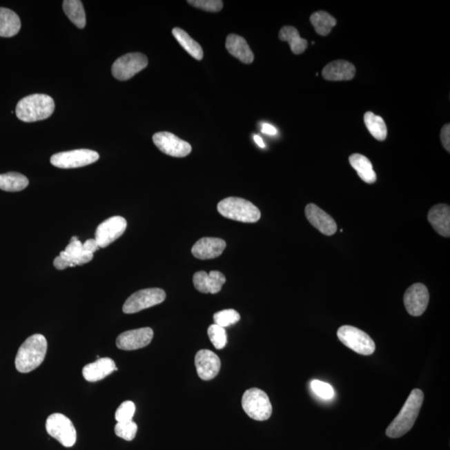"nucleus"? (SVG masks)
Instances as JSON below:
<instances>
[{
    "label": "nucleus",
    "instance_id": "nucleus-1",
    "mask_svg": "<svg viewBox=\"0 0 450 450\" xmlns=\"http://www.w3.org/2000/svg\"><path fill=\"white\" fill-rule=\"evenodd\" d=\"M424 395L419 389H413L399 415L392 421L387 429V436L397 439L407 433L415 424L423 404Z\"/></svg>",
    "mask_w": 450,
    "mask_h": 450
},
{
    "label": "nucleus",
    "instance_id": "nucleus-2",
    "mask_svg": "<svg viewBox=\"0 0 450 450\" xmlns=\"http://www.w3.org/2000/svg\"><path fill=\"white\" fill-rule=\"evenodd\" d=\"M46 337L39 333L32 335L19 349L15 358V367L20 373H30L43 362L47 353Z\"/></svg>",
    "mask_w": 450,
    "mask_h": 450
},
{
    "label": "nucleus",
    "instance_id": "nucleus-3",
    "mask_svg": "<svg viewBox=\"0 0 450 450\" xmlns=\"http://www.w3.org/2000/svg\"><path fill=\"white\" fill-rule=\"evenodd\" d=\"M54 99L47 95L35 94L20 100L16 106V115L26 123H33L46 119L53 114Z\"/></svg>",
    "mask_w": 450,
    "mask_h": 450
},
{
    "label": "nucleus",
    "instance_id": "nucleus-4",
    "mask_svg": "<svg viewBox=\"0 0 450 450\" xmlns=\"http://www.w3.org/2000/svg\"><path fill=\"white\" fill-rule=\"evenodd\" d=\"M217 208L225 218L243 223H256L261 217V213L255 204L237 197H228L221 200Z\"/></svg>",
    "mask_w": 450,
    "mask_h": 450
},
{
    "label": "nucleus",
    "instance_id": "nucleus-5",
    "mask_svg": "<svg viewBox=\"0 0 450 450\" xmlns=\"http://www.w3.org/2000/svg\"><path fill=\"white\" fill-rule=\"evenodd\" d=\"M242 407L248 417L257 421L268 420L273 412L267 393L258 388H252L244 392Z\"/></svg>",
    "mask_w": 450,
    "mask_h": 450
},
{
    "label": "nucleus",
    "instance_id": "nucleus-6",
    "mask_svg": "<svg viewBox=\"0 0 450 450\" xmlns=\"http://www.w3.org/2000/svg\"><path fill=\"white\" fill-rule=\"evenodd\" d=\"M338 338L345 346L361 355H371L375 351V344L367 333L351 325L338 329Z\"/></svg>",
    "mask_w": 450,
    "mask_h": 450
},
{
    "label": "nucleus",
    "instance_id": "nucleus-7",
    "mask_svg": "<svg viewBox=\"0 0 450 450\" xmlns=\"http://www.w3.org/2000/svg\"><path fill=\"white\" fill-rule=\"evenodd\" d=\"M94 254L88 252L80 242L78 237H72L69 245L64 251L60 252L54 260L55 267L59 271H63L68 267H75L90 262Z\"/></svg>",
    "mask_w": 450,
    "mask_h": 450
},
{
    "label": "nucleus",
    "instance_id": "nucleus-8",
    "mask_svg": "<svg viewBox=\"0 0 450 450\" xmlns=\"http://www.w3.org/2000/svg\"><path fill=\"white\" fill-rule=\"evenodd\" d=\"M46 431L64 447H72L77 439V433L73 423L62 413H55L48 418Z\"/></svg>",
    "mask_w": 450,
    "mask_h": 450
},
{
    "label": "nucleus",
    "instance_id": "nucleus-9",
    "mask_svg": "<svg viewBox=\"0 0 450 450\" xmlns=\"http://www.w3.org/2000/svg\"><path fill=\"white\" fill-rule=\"evenodd\" d=\"M166 298V292L162 288L141 289L128 297L124 304L123 311L126 313H138L163 303Z\"/></svg>",
    "mask_w": 450,
    "mask_h": 450
},
{
    "label": "nucleus",
    "instance_id": "nucleus-10",
    "mask_svg": "<svg viewBox=\"0 0 450 450\" xmlns=\"http://www.w3.org/2000/svg\"><path fill=\"white\" fill-rule=\"evenodd\" d=\"M148 63L146 56L143 54H127L121 56L112 64V75L115 79L126 81L146 69Z\"/></svg>",
    "mask_w": 450,
    "mask_h": 450
},
{
    "label": "nucleus",
    "instance_id": "nucleus-11",
    "mask_svg": "<svg viewBox=\"0 0 450 450\" xmlns=\"http://www.w3.org/2000/svg\"><path fill=\"white\" fill-rule=\"evenodd\" d=\"M99 159L97 152L90 150H75L55 154L50 163L60 168H75L90 166Z\"/></svg>",
    "mask_w": 450,
    "mask_h": 450
},
{
    "label": "nucleus",
    "instance_id": "nucleus-12",
    "mask_svg": "<svg viewBox=\"0 0 450 450\" xmlns=\"http://www.w3.org/2000/svg\"><path fill=\"white\" fill-rule=\"evenodd\" d=\"M153 141L164 154L175 158H183L190 155L192 151L190 144L170 132L156 133L153 136Z\"/></svg>",
    "mask_w": 450,
    "mask_h": 450
},
{
    "label": "nucleus",
    "instance_id": "nucleus-13",
    "mask_svg": "<svg viewBox=\"0 0 450 450\" xmlns=\"http://www.w3.org/2000/svg\"><path fill=\"white\" fill-rule=\"evenodd\" d=\"M127 221L121 216H114L100 224L95 232V240L99 248H106L122 236Z\"/></svg>",
    "mask_w": 450,
    "mask_h": 450
},
{
    "label": "nucleus",
    "instance_id": "nucleus-14",
    "mask_svg": "<svg viewBox=\"0 0 450 450\" xmlns=\"http://www.w3.org/2000/svg\"><path fill=\"white\" fill-rule=\"evenodd\" d=\"M429 301L428 288L420 283L411 285L404 296L405 309L409 315L415 317L423 315L428 307Z\"/></svg>",
    "mask_w": 450,
    "mask_h": 450
},
{
    "label": "nucleus",
    "instance_id": "nucleus-15",
    "mask_svg": "<svg viewBox=\"0 0 450 450\" xmlns=\"http://www.w3.org/2000/svg\"><path fill=\"white\" fill-rule=\"evenodd\" d=\"M154 337V331L151 328L133 329L120 333L116 340V345L123 351H136L148 346Z\"/></svg>",
    "mask_w": 450,
    "mask_h": 450
},
{
    "label": "nucleus",
    "instance_id": "nucleus-16",
    "mask_svg": "<svg viewBox=\"0 0 450 450\" xmlns=\"http://www.w3.org/2000/svg\"><path fill=\"white\" fill-rule=\"evenodd\" d=\"M195 364L197 373L203 380L215 379L220 371L221 362L219 356L208 349H202L196 353Z\"/></svg>",
    "mask_w": 450,
    "mask_h": 450
},
{
    "label": "nucleus",
    "instance_id": "nucleus-17",
    "mask_svg": "<svg viewBox=\"0 0 450 450\" xmlns=\"http://www.w3.org/2000/svg\"><path fill=\"white\" fill-rule=\"evenodd\" d=\"M305 215H306L309 223L322 234L328 236L335 234L338 228L335 219L326 212L321 210L316 204H308L305 208Z\"/></svg>",
    "mask_w": 450,
    "mask_h": 450
},
{
    "label": "nucleus",
    "instance_id": "nucleus-18",
    "mask_svg": "<svg viewBox=\"0 0 450 450\" xmlns=\"http://www.w3.org/2000/svg\"><path fill=\"white\" fill-rule=\"evenodd\" d=\"M193 282L197 291L203 294H217L226 282V278L219 271H199L193 277Z\"/></svg>",
    "mask_w": 450,
    "mask_h": 450
},
{
    "label": "nucleus",
    "instance_id": "nucleus-19",
    "mask_svg": "<svg viewBox=\"0 0 450 450\" xmlns=\"http://www.w3.org/2000/svg\"><path fill=\"white\" fill-rule=\"evenodd\" d=\"M225 248H226V242L224 240L206 237L197 241L191 252L197 259L211 260L222 255Z\"/></svg>",
    "mask_w": 450,
    "mask_h": 450
},
{
    "label": "nucleus",
    "instance_id": "nucleus-20",
    "mask_svg": "<svg viewBox=\"0 0 450 450\" xmlns=\"http://www.w3.org/2000/svg\"><path fill=\"white\" fill-rule=\"evenodd\" d=\"M116 371H118V368L115 361L110 358H103L86 365L83 369V376L88 382H97Z\"/></svg>",
    "mask_w": 450,
    "mask_h": 450
},
{
    "label": "nucleus",
    "instance_id": "nucleus-21",
    "mask_svg": "<svg viewBox=\"0 0 450 450\" xmlns=\"http://www.w3.org/2000/svg\"><path fill=\"white\" fill-rule=\"evenodd\" d=\"M428 219L438 234L450 236V208L447 204H437L429 212Z\"/></svg>",
    "mask_w": 450,
    "mask_h": 450
},
{
    "label": "nucleus",
    "instance_id": "nucleus-22",
    "mask_svg": "<svg viewBox=\"0 0 450 450\" xmlns=\"http://www.w3.org/2000/svg\"><path fill=\"white\" fill-rule=\"evenodd\" d=\"M323 77L331 81L351 80L355 77V67L344 60H337L327 64L322 71Z\"/></svg>",
    "mask_w": 450,
    "mask_h": 450
},
{
    "label": "nucleus",
    "instance_id": "nucleus-23",
    "mask_svg": "<svg viewBox=\"0 0 450 450\" xmlns=\"http://www.w3.org/2000/svg\"><path fill=\"white\" fill-rule=\"evenodd\" d=\"M230 54L244 63H251L254 61L255 55L246 40L239 35H230L225 43Z\"/></svg>",
    "mask_w": 450,
    "mask_h": 450
},
{
    "label": "nucleus",
    "instance_id": "nucleus-24",
    "mask_svg": "<svg viewBox=\"0 0 450 450\" xmlns=\"http://www.w3.org/2000/svg\"><path fill=\"white\" fill-rule=\"evenodd\" d=\"M21 28V21L13 10L0 8V37L10 38L17 35Z\"/></svg>",
    "mask_w": 450,
    "mask_h": 450
},
{
    "label": "nucleus",
    "instance_id": "nucleus-25",
    "mask_svg": "<svg viewBox=\"0 0 450 450\" xmlns=\"http://www.w3.org/2000/svg\"><path fill=\"white\" fill-rule=\"evenodd\" d=\"M349 163L355 168L360 178L367 184L376 182V174L373 170L371 160L362 155L355 154L349 157Z\"/></svg>",
    "mask_w": 450,
    "mask_h": 450
},
{
    "label": "nucleus",
    "instance_id": "nucleus-26",
    "mask_svg": "<svg viewBox=\"0 0 450 450\" xmlns=\"http://www.w3.org/2000/svg\"><path fill=\"white\" fill-rule=\"evenodd\" d=\"M279 38L282 41L288 42L293 53L295 55L302 54L307 49V40L300 37L299 31L295 27H283L280 31Z\"/></svg>",
    "mask_w": 450,
    "mask_h": 450
},
{
    "label": "nucleus",
    "instance_id": "nucleus-27",
    "mask_svg": "<svg viewBox=\"0 0 450 450\" xmlns=\"http://www.w3.org/2000/svg\"><path fill=\"white\" fill-rule=\"evenodd\" d=\"M172 34L175 36V38L177 39V41L179 42L180 46H182L184 50L187 51L193 58H195L197 60H201L203 59L204 52L202 47H201L199 43L196 42L195 39H193L186 31L179 29V28H175V29L172 30Z\"/></svg>",
    "mask_w": 450,
    "mask_h": 450
},
{
    "label": "nucleus",
    "instance_id": "nucleus-28",
    "mask_svg": "<svg viewBox=\"0 0 450 450\" xmlns=\"http://www.w3.org/2000/svg\"><path fill=\"white\" fill-rule=\"evenodd\" d=\"M63 9L70 21L79 29H84L86 26V16L83 3L79 0H66L63 2Z\"/></svg>",
    "mask_w": 450,
    "mask_h": 450
},
{
    "label": "nucleus",
    "instance_id": "nucleus-29",
    "mask_svg": "<svg viewBox=\"0 0 450 450\" xmlns=\"http://www.w3.org/2000/svg\"><path fill=\"white\" fill-rule=\"evenodd\" d=\"M29 186V179L19 173L10 172L0 175V190L7 192H19Z\"/></svg>",
    "mask_w": 450,
    "mask_h": 450
},
{
    "label": "nucleus",
    "instance_id": "nucleus-30",
    "mask_svg": "<svg viewBox=\"0 0 450 450\" xmlns=\"http://www.w3.org/2000/svg\"><path fill=\"white\" fill-rule=\"evenodd\" d=\"M364 123L368 130L380 141H383L387 137V127L384 120L380 116H378L372 112H367L364 115Z\"/></svg>",
    "mask_w": 450,
    "mask_h": 450
},
{
    "label": "nucleus",
    "instance_id": "nucleus-31",
    "mask_svg": "<svg viewBox=\"0 0 450 450\" xmlns=\"http://www.w3.org/2000/svg\"><path fill=\"white\" fill-rule=\"evenodd\" d=\"M311 22L317 33L321 36L329 35L337 23L336 19L332 15L322 10L313 13L311 17Z\"/></svg>",
    "mask_w": 450,
    "mask_h": 450
},
{
    "label": "nucleus",
    "instance_id": "nucleus-32",
    "mask_svg": "<svg viewBox=\"0 0 450 450\" xmlns=\"http://www.w3.org/2000/svg\"><path fill=\"white\" fill-rule=\"evenodd\" d=\"M239 320V313L235 309H224V311L217 312L214 315L215 324L223 328L235 324Z\"/></svg>",
    "mask_w": 450,
    "mask_h": 450
},
{
    "label": "nucleus",
    "instance_id": "nucleus-33",
    "mask_svg": "<svg viewBox=\"0 0 450 450\" xmlns=\"http://www.w3.org/2000/svg\"><path fill=\"white\" fill-rule=\"evenodd\" d=\"M208 335L210 337L211 343L217 349H222L226 346L227 333L225 328L219 326L217 324H212L208 329Z\"/></svg>",
    "mask_w": 450,
    "mask_h": 450
},
{
    "label": "nucleus",
    "instance_id": "nucleus-34",
    "mask_svg": "<svg viewBox=\"0 0 450 450\" xmlns=\"http://www.w3.org/2000/svg\"><path fill=\"white\" fill-rule=\"evenodd\" d=\"M115 435L127 441L135 439L138 431V426L134 421L121 422L117 423L115 428Z\"/></svg>",
    "mask_w": 450,
    "mask_h": 450
},
{
    "label": "nucleus",
    "instance_id": "nucleus-35",
    "mask_svg": "<svg viewBox=\"0 0 450 450\" xmlns=\"http://www.w3.org/2000/svg\"><path fill=\"white\" fill-rule=\"evenodd\" d=\"M311 389L313 393L321 399L325 400H332L335 397V391L331 384L325 383L320 380H313L311 382Z\"/></svg>",
    "mask_w": 450,
    "mask_h": 450
},
{
    "label": "nucleus",
    "instance_id": "nucleus-36",
    "mask_svg": "<svg viewBox=\"0 0 450 450\" xmlns=\"http://www.w3.org/2000/svg\"><path fill=\"white\" fill-rule=\"evenodd\" d=\"M135 413V404L132 401L124 402L115 412L117 423L131 421Z\"/></svg>",
    "mask_w": 450,
    "mask_h": 450
},
{
    "label": "nucleus",
    "instance_id": "nucleus-37",
    "mask_svg": "<svg viewBox=\"0 0 450 450\" xmlns=\"http://www.w3.org/2000/svg\"><path fill=\"white\" fill-rule=\"evenodd\" d=\"M190 5L208 12H219L223 9L224 3L221 0H188Z\"/></svg>",
    "mask_w": 450,
    "mask_h": 450
},
{
    "label": "nucleus",
    "instance_id": "nucleus-38",
    "mask_svg": "<svg viewBox=\"0 0 450 450\" xmlns=\"http://www.w3.org/2000/svg\"><path fill=\"white\" fill-rule=\"evenodd\" d=\"M441 141L445 150L449 153L450 152V126L449 124H446L441 130Z\"/></svg>",
    "mask_w": 450,
    "mask_h": 450
},
{
    "label": "nucleus",
    "instance_id": "nucleus-39",
    "mask_svg": "<svg viewBox=\"0 0 450 450\" xmlns=\"http://www.w3.org/2000/svg\"><path fill=\"white\" fill-rule=\"evenodd\" d=\"M261 131H262L264 134L268 135H275L277 134V130L275 127L267 123L263 124L262 128H261Z\"/></svg>",
    "mask_w": 450,
    "mask_h": 450
},
{
    "label": "nucleus",
    "instance_id": "nucleus-40",
    "mask_svg": "<svg viewBox=\"0 0 450 450\" xmlns=\"http://www.w3.org/2000/svg\"><path fill=\"white\" fill-rule=\"evenodd\" d=\"M254 139H255V143L257 144H258V146L260 148H265V144L264 143V140L262 139V138L260 137V136L254 135Z\"/></svg>",
    "mask_w": 450,
    "mask_h": 450
}]
</instances>
